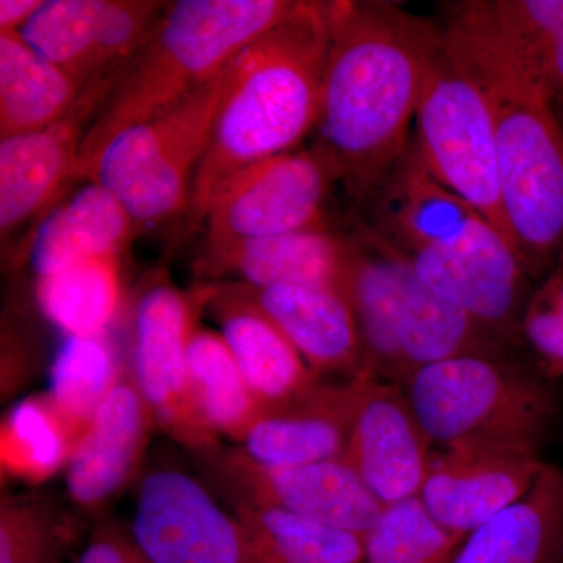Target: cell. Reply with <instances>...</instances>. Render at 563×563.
I'll return each mask as SVG.
<instances>
[{
  "instance_id": "1",
  "label": "cell",
  "mask_w": 563,
  "mask_h": 563,
  "mask_svg": "<svg viewBox=\"0 0 563 563\" xmlns=\"http://www.w3.org/2000/svg\"><path fill=\"white\" fill-rule=\"evenodd\" d=\"M439 22L391 2H333L312 147L355 209L409 150Z\"/></svg>"
},
{
  "instance_id": "2",
  "label": "cell",
  "mask_w": 563,
  "mask_h": 563,
  "mask_svg": "<svg viewBox=\"0 0 563 563\" xmlns=\"http://www.w3.org/2000/svg\"><path fill=\"white\" fill-rule=\"evenodd\" d=\"M357 211L433 291L525 347L531 274L492 222L432 176L413 140Z\"/></svg>"
},
{
  "instance_id": "3",
  "label": "cell",
  "mask_w": 563,
  "mask_h": 563,
  "mask_svg": "<svg viewBox=\"0 0 563 563\" xmlns=\"http://www.w3.org/2000/svg\"><path fill=\"white\" fill-rule=\"evenodd\" d=\"M439 24L490 114L510 233L539 276L563 254V132L553 101L496 29L487 0L448 3Z\"/></svg>"
},
{
  "instance_id": "4",
  "label": "cell",
  "mask_w": 563,
  "mask_h": 563,
  "mask_svg": "<svg viewBox=\"0 0 563 563\" xmlns=\"http://www.w3.org/2000/svg\"><path fill=\"white\" fill-rule=\"evenodd\" d=\"M332 14L333 2L298 0L284 21L233 60L177 242L202 228L211 199L232 176L252 163L296 150L313 132Z\"/></svg>"
},
{
  "instance_id": "5",
  "label": "cell",
  "mask_w": 563,
  "mask_h": 563,
  "mask_svg": "<svg viewBox=\"0 0 563 563\" xmlns=\"http://www.w3.org/2000/svg\"><path fill=\"white\" fill-rule=\"evenodd\" d=\"M298 0H177L118 74L85 133L74 181H84L114 136L209 84L252 41L284 21Z\"/></svg>"
},
{
  "instance_id": "6",
  "label": "cell",
  "mask_w": 563,
  "mask_h": 563,
  "mask_svg": "<svg viewBox=\"0 0 563 563\" xmlns=\"http://www.w3.org/2000/svg\"><path fill=\"white\" fill-rule=\"evenodd\" d=\"M343 292L376 379L402 387L410 374L463 355H518L501 333L433 291L361 220L347 233Z\"/></svg>"
},
{
  "instance_id": "7",
  "label": "cell",
  "mask_w": 563,
  "mask_h": 563,
  "mask_svg": "<svg viewBox=\"0 0 563 563\" xmlns=\"http://www.w3.org/2000/svg\"><path fill=\"white\" fill-rule=\"evenodd\" d=\"M404 395L432 444L539 455L559 410L553 379L518 355L421 366Z\"/></svg>"
},
{
  "instance_id": "8",
  "label": "cell",
  "mask_w": 563,
  "mask_h": 563,
  "mask_svg": "<svg viewBox=\"0 0 563 563\" xmlns=\"http://www.w3.org/2000/svg\"><path fill=\"white\" fill-rule=\"evenodd\" d=\"M232 63L172 109L114 136L96 158L85 180L113 192L140 232L184 218Z\"/></svg>"
},
{
  "instance_id": "9",
  "label": "cell",
  "mask_w": 563,
  "mask_h": 563,
  "mask_svg": "<svg viewBox=\"0 0 563 563\" xmlns=\"http://www.w3.org/2000/svg\"><path fill=\"white\" fill-rule=\"evenodd\" d=\"M412 140L432 176L515 247L490 114L483 96L448 54L443 38L426 68Z\"/></svg>"
},
{
  "instance_id": "10",
  "label": "cell",
  "mask_w": 563,
  "mask_h": 563,
  "mask_svg": "<svg viewBox=\"0 0 563 563\" xmlns=\"http://www.w3.org/2000/svg\"><path fill=\"white\" fill-rule=\"evenodd\" d=\"M213 284L181 290L165 272L141 282L132 309L131 374L155 424L201 457L221 448L192 402L188 352Z\"/></svg>"
},
{
  "instance_id": "11",
  "label": "cell",
  "mask_w": 563,
  "mask_h": 563,
  "mask_svg": "<svg viewBox=\"0 0 563 563\" xmlns=\"http://www.w3.org/2000/svg\"><path fill=\"white\" fill-rule=\"evenodd\" d=\"M336 177L313 150H291L252 163L211 199L203 242L258 239L329 225V196Z\"/></svg>"
},
{
  "instance_id": "12",
  "label": "cell",
  "mask_w": 563,
  "mask_h": 563,
  "mask_svg": "<svg viewBox=\"0 0 563 563\" xmlns=\"http://www.w3.org/2000/svg\"><path fill=\"white\" fill-rule=\"evenodd\" d=\"M131 532L151 563H263L235 514L177 468L143 477Z\"/></svg>"
},
{
  "instance_id": "13",
  "label": "cell",
  "mask_w": 563,
  "mask_h": 563,
  "mask_svg": "<svg viewBox=\"0 0 563 563\" xmlns=\"http://www.w3.org/2000/svg\"><path fill=\"white\" fill-rule=\"evenodd\" d=\"M166 7L155 0H44L14 33L85 90L120 74L150 40Z\"/></svg>"
},
{
  "instance_id": "14",
  "label": "cell",
  "mask_w": 563,
  "mask_h": 563,
  "mask_svg": "<svg viewBox=\"0 0 563 563\" xmlns=\"http://www.w3.org/2000/svg\"><path fill=\"white\" fill-rule=\"evenodd\" d=\"M201 459L229 503L277 507L361 537L384 510V504L344 459L269 468L246 461L235 448L222 446Z\"/></svg>"
},
{
  "instance_id": "15",
  "label": "cell",
  "mask_w": 563,
  "mask_h": 563,
  "mask_svg": "<svg viewBox=\"0 0 563 563\" xmlns=\"http://www.w3.org/2000/svg\"><path fill=\"white\" fill-rule=\"evenodd\" d=\"M114 77L92 84L63 120L49 128L0 139V235L5 243L38 221L68 191L85 133L113 88Z\"/></svg>"
},
{
  "instance_id": "16",
  "label": "cell",
  "mask_w": 563,
  "mask_h": 563,
  "mask_svg": "<svg viewBox=\"0 0 563 563\" xmlns=\"http://www.w3.org/2000/svg\"><path fill=\"white\" fill-rule=\"evenodd\" d=\"M432 446L402 388L366 377L344 461L384 506L420 496Z\"/></svg>"
},
{
  "instance_id": "17",
  "label": "cell",
  "mask_w": 563,
  "mask_h": 563,
  "mask_svg": "<svg viewBox=\"0 0 563 563\" xmlns=\"http://www.w3.org/2000/svg\"><path fill=\"white\" fill-rule=\"evenodd\" d=\"M547 465L539 455L443 448L432 454L420 498L439 523L466 539L523 498Z\"/></svg>"
},
{
  "instance_id": "18",
  "label": "cell",
  "mask_w": 563,
  "mask_h": 563,
  "mask_svg": "<svg viewBox=\"0 0 563 563\" xmlns=\"http://www.w3.org/2000/svg\"><path fill=\"white\" fill-rule=\"evenodd\" d=\"M366 377L318 379L301 395L263 412L235 450L269 468L344 459Z\"/></svg>"
},
{
  "instance_id": "19",
  "label": "cell",
  "mask_w": 563,
  "mask_h": 563,
  "mask_svg": "<svg viewBox=\"0 0 563 563\" xmlns=\"http://www.w3.org/2000/svg\"><path fill=\"white\" fill-rule=\"evenodd\" d=\"M155 420L131 372L125 369L70 454L66 493L85 514H98L139 472Z\"/></svg>"
},
{
  "instance_id": "20",
  "label": "cell",
  "mask_w": 563,
  "mask_h": 563,
  "mask_svg": "<svg viewBox=\"0 0 563 563\" xmlns=\"http://www.w3.org/2000/svg\"><path fill=\"white\" fill-rule=\"evenodd\" d=\"M347 233L329 225L303 231L202 243L196 276L203 282H233L247 287L313 285L343 291Z\"/></svg>"
},
{
  "instance_id": "21",
  "label": "cell",
  "mask_w": 563,
  "mask_h": 563,
  "mask_svg": "<svg viewBox=\"0 0 563 563\" xmlns=\"http://www.w3.org/2000/svg\"><path fill=\"white\" fill-rule=\"evenodd\" d=\"M235 285L290 340L318 377L322 374H342L344 379L369 376L357 321L342 290L313 285L262 288Z\"/></svg>"
},
{
  "instance_id": "22",
  "label": "cell",
  "mask_w": 563,
  "mask_h": 563,
  "mask_svg": "<svg viewBox=\"0 0 563 563\" xmlns=\"http://www.w3.org/2000/svg\"><path fill=\"white\" fill-rule=\"evenodd\" d=\"M140 232L117 196L95 180H85L58 199L18 250V262L29 263L36 277L74 263L122 255Z\"/></svg>"
},
{
  "instance_id": "23",
  "label": "cell",
  "mask_w": 563,
  "mask_h": 563,
  "mask_svg": "<svg viewBox=\"0 0 563 563\" xmlns=\"http://www.w3.org/2000/svg\"><path fill=\"white\" fill-rule=\"evenodd\" d=\"M207 307L263 412L290 401L318 379L290 340L232 282H210Z\"/></svg>"
},
{
  "instance_id": "24",
  "label": "cell",
  "mask_w": 563,
  "mask_h": 563,
  "mask_svg": "<svg viewBox=\"0 0 563 563\" xmlns=\"http://www.w3.org/2000/svg\"><path fill=\"white\" fill-rule=\"evenodd\" d=\"M451 563H563V468L548 463L523 498L463 540Z\"/></svg>"
},
{
  "instance_id": "25",
  "label": "cell",
  "mask_w": 563,
  "mask_h": 563,
  "mask_svg": "<svg viewBox=\"0 0 563 563\" xmlns=\"http://www.w3.org/2000/svg\"><path fill=\"white\" fill-rule=\"evenodd\" d=\"M84 88L14 32H0V139L49 128Z\"/></svg>"
},
{
  "instance_id": "26",
  "label": "cell",
  "mask_w": 563,
  "mask_h": 563,
  "mask_svg": "<svg viewBox=\"0 0 563 563\" xmlns=\"http://www.w3.org/2000/svg\"><path fill=\"white\" fill-rule=\"evenodd\" d=\"M122 255L74 263L36 277V302L65 336L103 335L124 307Z\"/></svg>"
},
{
  "instance_id": "27",
  "label": "cell",
  "mask_w": 563,
  "mask_h": 563,
  "mask_svg": "<svg viewBox=\"0 0 563 563\" xmlns=\"http://www.w3.org/2000/svg\"><path fill=\"white\" fill-rule=\"evenodd\" d=\"M192 402L218 437L239 444L263 413L220 332L198 325L188 352Z\"/></svg>"
},
{
  "instance_id": "28",
  "label": "cell",
  "mask_w": 563,
  "mask_h": 563,
  "mask_svg": "<svg viewBox=\"0 0 563 563\" xmlns=\"http://www.w3.org/2000/svg\"><path fill=\"white\" fill-rule=\"evenodd\" d=\"M231 510L250 533L263 563H363V537L299 515L233 501Z\"/></svg>"
},
{
  "instance_id": "29",
  "label": "cell",
  "mask_w": 563,
  "mask_h": 563,
  "mask_svg": "<svg viewBox=\"0 0 563 563\" xmlns=\"http://www.w3.org/2000/svg\"><path fill=\"white\" fill-rule=\"evenodd\" d=\"M124 372L110 333L65 336L52 361L46 395L80 439Z\"/></svg>"
},
{
  "instance_id": "30",
  "label": "cell",
  "mask_w": 563,
  "mask_h": 563,
  "mask_svg": "<svg viewBox=\"0 0 563 563\" xmlns=\"http://www.w3.org/2000/svg\"><path fill=\"white\" fill-rule=\"evenodd\" d=\"M79 437L44 395L18 402L0 426V466L3 476L41 484L65 472Z\"/></svg>"
},
{
  "instance_id": "31",
  "label": "cell",
  "mask_w": 563,
  "mask_h": 563,
  "mask_svg": "<svg viewBox=\"0 0 563 563\" xmlns=\"http://www.w3.org/2000/svg\"><path fill=\"white\" fill-rule=\"evenodd\" d=\"M465 537L432 517L420 496L384 506L363 536V563H451Z\"/></svg>"
},
{
  "instance_id": "32",
  "label": "cell",
  "mask_w": 563,
  "mask_h": 563,
  "mask_svg": "<svg viewBox=\"0 0 563 563\" xmlns=\"http://www.w3.org/2000/svg\"><path fill=\"white\" fill-rule=\"evenodd\" d=\"M73 517L44 496H3L0 563H62L76 542Z\"/></svg>"
},
{
  "instance_id": "33",
  "label": "cell",
  "mask_w": 563,
  "mask_h": 563,
  "mask_svg": "<svg viewBox=\"0 0 563 563\" xmlns=\"http://www.w3.org/2000/svg\"><path fill=\"white\" fill-rule=\"evenodd\" d=\"M520 335L540 372L553 380L563 377V254L529 296Z\"/></svg>"
},
{
  "instance_id": "34",
  "label": "cell",
  "mask_w": 563,
  "mask_h": 563,
  "mask_svg": "<svg viewBox=\"0 0 563 563\" xmlns=\"http://www.w3.org/2000/svg\"><path fill=\"white\" fill-rule=\"evenodd\" d=\"M492 20L521 62L563 32V0H487Z\"/></svg>"
},
{
  "instance_id": "35",
  "label": "cell",
  "mask_w": 563,
  "mask_h": 563,
  "mask_svg": "<svg viewBox=\"0 0 563 563\" xmlns=\"http://www.w3.org/2000/svg\"><path fill=\"white\" fill-rule=\"evenodd\" d=\"M77 563H151L133 540L117 523H102L92 532Z\"/></svg>"
},
{
  "instance_id": "36",
  "label": "cell",
  "mask_w": 563,
  "mask_h": 563,
  "mask_svg": "<svg viewBox=\"0 0 563 563\" xmlns=\"http://www.w3.org/2000/svg\"><path fill=\"white\" fill-rule=\"evenodd\" d=\"M526 68L551 101L563 96V32L555 36L531 60L523 62Z\"/></svg>"
},
{
  "instance_id": "37",
  "label": "cell",
  "mask_w": 563,
  "mask_h": 563,
  "mask_svg": "<svg viewBox=\"0 0 563 563\" xmlns=\"http://www.w3.org/2000/svg\"><path fill=\"white\" fill-rule=\"evenodd\" d=\"M44 0H0V32H20Z\"/></svg>"
},
{
  "instance_id": "38",
  "label": "cell",
  "mask_w": 563,
  "mask_h": 563,
  "mask_svg": "<svg viewBox=\"0 0 563 563\" xmlns=\"http://www.w3.org/2000/svg\"><path fill=\"white\" fill-rule=\"evenodd\" d=\"M553 107L555 111V117H558L559 124H561L563 132V96H561V98L553 99Z\"/></svg>"
}]
</instances>
